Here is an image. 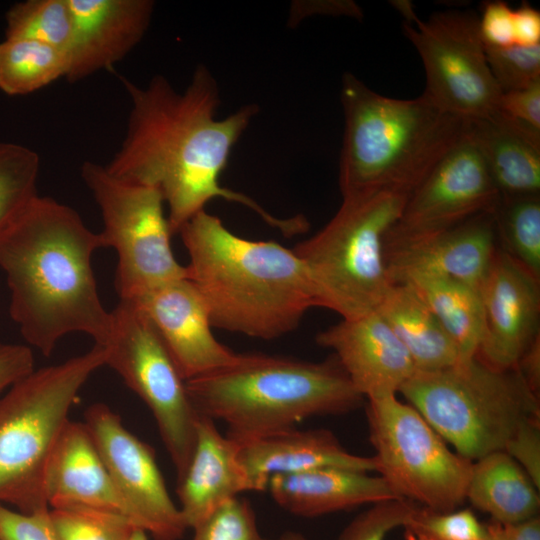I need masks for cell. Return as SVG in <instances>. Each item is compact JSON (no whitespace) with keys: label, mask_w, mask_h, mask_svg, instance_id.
<instances>
[{"label":"cell","mask_w":540,"mask_h":540,"mask_svg":"<svg viewBox=\"0 0 540 540\" xmlns=\"http://www.w3.org/2000/svg\"><path fill=\"white\" fill-rule=\"evenodd\" d=\"M403 31L425 71L422 96L440 110L468 119L493 115L502 94L487 63L478 14L471 10L433 13Z\"/></svg>","instance_id":"obj_12"},{"label":"cell","mask_w":540,"mask_h":540,"mask_svg":"<svg viewBox=\"0 0 540 540\" xmlns=\"http://www.w3.org/2000/svg\"><path fill=\"white\" fill-rule=\"evenodd\" d=\"M466 499L502 525L536 517L540 508L539 488L505 451L473 461Z\"/></svg>","instance_id":"obj_26"},{"label":"cell","mask_w":540,"mask_h":540,"mask_svg":"<svg viewBox=\"0 0 540 540\" xmlns=\"http://www.w3.org/2000/svg\"><path fill=\"white\" fill-rule=\"evenodd\" d=\"M73 35L66 79L80 81L111 69L146 34L153 15L152 0H68Z\"/></svg>","instance_id":"obj_19"},{"label":"cell","mask_w":540,"mask_h":540,"mask_svg":"<svg viewBox=\"0 0 540 540\" xmlns=\"http://www.w3.org/2000/svg\"><path fill=\"white\" fill-rule=\"evenodd\" d=\"M192 530V540H266L251 504L239 496L215 509Z\"/></svg>","instance_id":"obj_35"},{"label":"cell","mask_w":540,"mask_h":540,"mask_svg":"<svg viewBox=\"0 0 540 540\" xmlns=\"http://www.w3.org/2000/svg\"><path fill=\"white\" fill-rule=\"evenodd\" d=\"M248 491L255 490L239 458L238 444L222 435L212 419L200 414L193 453L177 480L178 507L187 529Z\"/></svg>","instance_id":"obj_20"},{"label":"cell","mask_w":540,"mask_h":540,"mask_svg":"<svg viewBox=\"0 0 540 540\" xmlns=\"http://www.w3.org/2000/svg\"><path fill=\"white\" fill-rule=\"evenodd\" d=\"M237 444L239 458L255 491L267 490L270 478L276 475L320 468L376 471L373 456L348 452L326 429L295 427Z\"/></svg>","instance_id":"obj_21"},{"label":"cell","mask_w":540,"mask_h":540,"mask_svg":"<svg viewBox=\"0 0 540 540\" xmlns=\"http://www.w3.org/2000/svg\"><path fill=\"white\" fill-rule=\"evenodd\" d=\"M366 413L376 472L399 499L440 512L466 500L473 461L448 447L414 407L393 394L368 399Z\"/></svg>","instance_id":"obj_9"},{"label":"cell","mask_w":540,"mask_h":540,"mask_svg":"<svg viewBox=\"0 0 540 540\" xmlns=\"http://www.w3.org/2000/svg\"><path fill=\"white\" fill-rule=\"evenodd\" d=\"M493 215L503 251L540 279V195H499Z\"/></svg>","instance_id":"obj_29"},{"label":"cell","mask_w":540,"mask_h":540,"mask_svg":"<svg viewBox=\"0 0 540 540\" xmlns=\"http://www.w3.org/2000/svg\"><path fill=\"white\" fill-rule=\"evenodd\" d=\"M81 176L100 209L105 247L118 256L115 288L120 299L187 276L172 250L173 232L158 189L120 179L91 161L82 164Z\"/></svg>","instance_id":"obj_10"},{"label":"cell","mask_w":540,"mask_h":540,"mask_svg":"<svg viewBox=\"0 0 540 540\" xmlns=\"http://www.w3.org/2000/svg\"><path fill=\"white\" fill-rule=\"evenodd\" d=\"M0 540H60L50 508L25 513L0 503Z\"/></svg>","instance_id":"obj_37"},{"label":"cell","mask_w":540,"mask_h":540,"mask_svg":"<svg viewBox=\"0 0 540 540\" xmlns=\"http://www.w3.org/2000/svg\"><path fill=\"white\" fill-rule=\"evenodd\" d=\"M34 369V358L30 347L0 342V396Z\"/></svg>","instance_id":"obj_41"},{"label":"cell","mask_w":540,"mask_h":540,"mask_svg":"<svg viewBox=\"0 0 540 540\" xmlns=\"http://www.w3.org/2000/svg\"><path fill=\"white\" fill-rule=\"evenodd\" d=\"M470 133L499 195H539L540 129L496 111L470 120Z\"/></svg>","instance_id":"obj_24"},{"label":"cell","mask_w":540,"mask_h":540,"mask_svg":"<svg viewBox=\"0 0 540 540\" xmlns=\"http://www.w3.org/2000/svg\"><path fill=\"white\" fill-rule=\"evenodd\" d=\"M341 103L342 197L377 191L410 195L470 130V120L440 110L422 95L383 96L351 73L343 75Z\"/></svg>","instance_id":"obj_4"},{"label":"cell","mask_w":540,"mask_h":540,"mask_svg":"<svg viewBox=\"0 0 540 540\" xmlns=\"http://www.w3.org/2000/svg\"><path fill=\"white\" fill-rule=\"evenodd\" d=\"M50 516L60 540H130L140 529L122 515L91 508H50Z\"/></svg>","instance_id":"obj_32"},{"label":"cell","mask_w":540,"mask_h":540,"mask_svg":"<svg viewBox=\"0 0 540 540\" xmlns=\"http://www.w3.org/2000/svg\"><path fill=\"white\" fill-rule=\"evenodd\" d=\"M497 111L540 129V82L525 89L502 93Z\"/></svg>","instance_id":"obj_40"},{"label":"cell","mask_w":540,"mask_h":540,"mask_svg":"<svg viewBox=\"0 0 540 540\" xmlns=\"http://www.w3.org/2000/svg\"><path fill=\"white\" fill-rule=\"evenodd\" d=\"M130 540H148V534L142 529H136Z\"/></svg>","instance_id":"obj_47"},{"label":"cell","mask_w":540,"mask_h":540,"mask_svg":"<svg viewBox=\"0 0 540 540\" xmlns=\"http://www.w3.org/2000/svg\"><path fill=\"white\" fill-rule=\"evenodd\" d=\"M40 159L23 145L0 142V234L37 194Z\"/></svg>","instance_id":"obj_31"},{"label":"cell","mask_w":540,"mask_h":540,"mask_svg":"<svg viewBox=\"0 0 540 540\" xmlns=\"http://www.w3.org/2000/svg\"><path fill=\"white\" fill-rule=\"evenodd\" d=\"M178 233L189 256L187 278L213 327L271 340L295 330L317 307L310 276L293 249L236 235L206 210Z\"/></svg>","instance_id":"obj_3"},{"label":"cell","mask_w":540,"mask_h":540,"mask_svg":"<svg viewBox=\"0 0 540 540\" xmlns=\"http://www.w3.org/2000/svg\"><path fill=\"white\" fill-rule=\"evenodd\" d=\"M266 540H307L302 534L296 532H285L273 539Z\"/></svg>","instance_id":"obj_46"},{"label":"cell","mask_w":540,"mask_h":540,"mask_svg":"<svg viewBox=\"0 0 540 540\" xmlns=\"http://www.w3.org/2000/svg\"><path fill=\"white\" fill-rule=\"evenodd\" d=\"M112 328L105 343V365L150 409L179 480L190 461L200 413L169 351L147 316L120 299L111 311Z\"/></svg>","instance_id":"obj_11"},{"label":"cell","mask_w":540,"mask_h":540,"mask_svg":"<svg viewBox=\"0 0 540 540\" xmlns=\"http://www.w3.org/2000/svg\"><path fill=\"white\" fill-rule=\"evenodd\" d=\"M400 283L412 287L434 313L456 345L460 360L476 356L484 330L483 306L478 289L439 276H412Z\"/></svg>","instance_id":"obj_27"},{"label":"cell","mask_w":540,"mask_h":540,"mask_svg":"<svg viewBox=\"0 0 540 540\" xmlns=\"http://www.w3.org/2000/svg\"><path fill=\"white\" fill-rule=\"evenodd\" d=\"M540 279L503 250H497L479 292L483 336L476 357L501 370H515L540 335Z\"/></svg>","instance_id":"obj_15"},{"label":"cell","mask_w":540,"mask_h":540,"mask_svg":"<svg viewBox=\"0 0 540 540\" xmlns=\"http://www.w3.org/2000/svg\"><path fill=\"white\" fill-rule=\"evenodd\" d=\"M69 56L51 45L30 39L0 42V91L9 96L35 92L66 77Z\"/></svg>","instance_id":"obj_28"},{"label":"cell","mask_w":540,"mask_h":540,"mask_svg":"<svg viewBox=\"0 0 540 540\" xmlns=\"http://www.w3.org/2000/svg\"><path fill=\"white\" fill-rule=\"evenodd\" d=\"M504 451L540 487V418L524 422L506 443Z\"/></svg>","instance_id":"obj_38"},{"label":"cell","mask_w":540,"mask_h":540,"mask_svg":"<svg viewBox=\"0 0 540 540\" xmlns=\"http://www.w3.org/2000/svg\"><path fill=\"white\" fill-rule=\"evenodd\" d=\"M267 490L281 508L302 517L399 499L381 476L342 468L276 475Z\"/></svg>","instance_id":"obj_23"},{"label":"cell","mask_w":540,"mask_h":540,"mask_svg":"<svg viewBox=\"0 0 540 540\" xmlns=\"http://www.w3.org/2000/svg\"><path fill=\"white\" fill-rule=\"evenodd\" d=\"M499 193L470 130L409 195L384 245L436 234L494 210Z\"/></svg>","instance_id":"obj_14"},{"label":"cell","mask_w":540,"mask_h":540,"mask_svg":"<svg viewBox=\"0 0 540 540\" xmlns=\"http://www.w3.org/2000/svg\"><path fill=\"white\" fill-rule=\"evenodd\" d=\"M5 20V38L35 40L69 53L73 21L68 0L21 1L7 10Z\"/></svg>","instance_id":"obj_30"},{"label":"cell","mask_w":540,"mask_h":540,"mask_svg":"<svg viewBox=\"0 0 540 540\" xmlns=\"http://www.w3.org/2000/svg\"><path fill=\"white\" fill-rule=\"evenodd\" d=\"M105 247L71 207L37 195L0 234V267L10 315L28 344L50 355L63 336L81 332L104 346L112 328L92 268Z\"/></svg>","instance_id":"obj_2"},{"label":"cell","mask_w":540,"mask_h":540,"mask_svg":"<svg viewBox=\"0 0 540 540\" xmlns=\"http://www.w3.org/2000/svg\"><path fill=\"white\" fill-rule=\"evenodd\" d=\"M501 540H540V518L533 517L526 521L502 525L500 524Z\"/></svg>","instance_id":"obj_44"},{"label":"cell","mask_w":540,"mask_h":540,"mask_svg":"<svg viewBox=\"0 0 540 540\" xmlns=\"http://www.w3.org/2000/svg\"><path fill=\"white\" fill-rule=\"evenodd\" d=\"M316 342L334 352L354 387L367 399L397 394L415 372L407 350L376 310L342 319L319 332Z\"/></svg>","instance_id":"obj_18"},{"label":"cell","mask_w":540,"mask_h":540,"mask_svg":"<svg viewBox=\"0 0 540 540\" xmlns=\"http://www.w3.org/2000/svg\"><path fill=\"white\" fill-rule=\"evenodd\" d=\"M150 320L183 378L202 376L229 364L237 353L212 332L208 308L186 277L158 284L132 299Z\"/></svg>","instance_id":"obj_16"},{"label":"cell","mask_w":540,"mask_h":540,"mask_svg":"<svg viewBox=\"0 0 540 540\" xmlns=\"http://www.w3.org/2000/svg\"><path fill=\"white\" fill-rule=\"evenodd\" d=\"M399 393L470 461L504 451L524 422L540 418L539 396L517 370L491 367L476 356L440 370H415Z\"/></svg>","instance_id":"obj_6"},{"label":"cell","mask_w":540,"mask_h":540,"mask_svg":"<svg viewBox=\"0 0 540 540\" xmlns=\"http://www.w3.org/2000/svg\"><path fill=\"white\" fill-rule=\"evenodd\" d=\"M490 71L501 92L528 88L540 82V44L505 47L485 45Z\"/></svg>","instance_id":"obj_34"},{"label":"cell","mask_w":540,"mask_h":540,"mask_svg":"<svg viewBox=\"0 0 540 540\" xmlns=\"http://www.w3.org/2000/svg\"><path fill=\"white\" fill-rule=\"evenodd\" d=\"M496 235L491 211L436 234L384 245L390 280L439 276L479 290L497 251Z\"/></svg>","instance_id":"obj_17"},{"label":"cell","mask_w":540,"mask_h":540,"mask_svg":"<svg viewBox=\"0 0 540 540\" xmlns=\"http://www.w3.org/2000/svg\"><path fill=\"white\" fill-rule=\"evenodd\" d=\"M121 82L131 109L123 143L105 167L120 179L158 189L173 234L216 198L249 208L286 236L307 231L303 215L276 217L251 197L220 184L233 147L258 106L247 104L217 118L219 88L204 65L194 70L182 92L163 75L153 76L145 86L124 77Z\"/></svg>","instance_id":"obj_1"},{"label":"cell","mask_w":540,"mask_h":540,"mask_svg":"<svg viewBox=\"0 0 540 540\" xmlns=\"http://www.w3.org/2000/svg\"><path fill=\"white\" fill-rule=\"evenodd\" d=\"M84 424L134 524L154 540H178L187 529L151 446L129 432L109 406L95 403Z\"/></svg>","instance_id":"obj_13"},{"label":"cell","mask_w":540,"mask_h":540,"mask_svg":"<svg viewBox=\"0 0 540 540\" xmlns=\"http://www.w3.org/2000/svg\"><path fill=\"white\" fill-rule=\"evenodd\" d=\"M104 347L34 369L0 396V503L31 513L49 508L45 481L69 412L90 376L105 365Z\"/></svg>","instance_id":"obj_7"},{"label":"cell","mask_w":540,"mask_h":540,"mask_svg":"<svg viewBox=\"0 0 540 540\" xmlns=\"http://www.w3.org/2000/svg\"><path fill=\"white\" fill-rule=\"evenodd\" d=\"M530 389L539 396L540 390V335L521 356L516 369Z\"/></svg>","instance_id":"obj_43"},{"label":"cell","mask_w":540,"mask_h":540,"mask_svg":"<svg viewBox=\"0 0 540 540\" xmlns=\"http://www.w3.org/2000/svg\"><path fill=\"white\" fill-rule=\"evenodd\" d=\"M486 524V533L480 540H501L500 539V523L491 521Z\"/></svg>","instance_id":"obj_45"},{"label":"cell","mask_w":540,"mask_h":540,"mask_svg":"<svg viewBox=\"0 0 540 540\" xmlns=\"http://www.w3.org/2000/svg\"><path fill=\"white\" fill-rule=\"evenodd\" d=\"M376 311L407 350L415 370H440L460 360L448 333L408 284H393Z\"/></svg>","instance_id":"obj_25"},{"label":"cell","mask_w":540,"mask_h":540,"mask_svg":"<svg viewBox=\"0 0 540 540\" xmlns=\"http://www.w3.org/2000/svg\"><path fill=\"white\" fill-rule=\"evenodd\" d=\"M417 506L404 499L373 504L344 528L338 540H385L390 531L406 525Z\"/></svg>","instance_id":"obj_36"},{"label":"cell","mask_w":540,"mask_h":540,"mask_svg":"<svg viewBox=\"0 0 540 540\" xmlns=\"http://www.w3.org/2000/svg\"><path fill=\"white\" fill-rule=\"evenodd\" d=\"M404 527L413 540H480L486 533L468 508L440 512L418 505Z\"/></svg>","instance_id":"obj_33"},{"label":"cell","mask_w":540,"mask_h":540,"mask_svg":"<svg viewBox=\"0 0 540 540\" xmlns=\"http://www.w3.org/2000/svg\"><path fill=\"white\" fill-rule=\"evenodd\" d=\"M198 413L242 443L295 428L308 418L348 413L364 397L333 356L322 362L237 353L227 365L186 381Z\"/></svg>","instance_id":"obj_5"},{"label":"cell","mask_w":540,"mask_h":540,"mask_svg":"<svg viewBox=\"0 0 540 540\" xmlns=\"http://www.w3.org/2000/svg\"><path fill=\"white\" fill-rule=\"evenodd\" d=\"M45 491L51 508L103 510L134 524L84 423L69 420L65 426L48 465Z\"/></svg>","instance_id":"obj_22"},{"label":"cell","mask_w":540,"mask_h":540,"mask_svg":"<svg viewBox=\"0 0 540 540\" xmlns=\"http://www.w3.org/2000/svg\"><path fill=\"white\" fill-rule=\"evenodd\" d=\"M409 195L377 191L342 197L330 221L293 251L305 265L318 307L342 319L375 311L392 287L384 241Z\"/></svg>","instance_id":"obj_8"},{"label":"cell","mask_w":540,"mask_h":540,"mask_svg":"<svg viewBox=\"0 0 540 540\" xmlns=\"http://www.w3.org/2000/svg\"><path fill=\"white\" fill-rule=\"evenodd\" d=\"M514 44L534 46L540 44V12L523 2L513 12Z\"/></svg>","instance_id":"obj_42"},{"label":"cell","mask_w":540,"mask_h":540,"mask_svg":"<svg viewBox=\"0 0 540 540\" xmlns=\"http://www.w3.org/2000/svg\"><path fill=\"white\" fill-rule=\"evenodd\" d=\"M513 12L504 1H486L482 4L478 18L484 45L505 47L514 44Z\"/></svg>","instance_id":"obj_39"}]
</instances>
